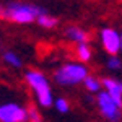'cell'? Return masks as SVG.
Segmentation results:
<instances>
[{
	"mask_svg": "<svg viewBox=\"0 0 122 122\" xmlns=\"http://www.w3.org/2000/svg\"><path fill=\"white\" fill-rule=\"evenodd\" d=\"M46 10L41 7L23 2V0H10L5 5H2L0 10V16L5 21L15 23V25H29L33 21H36L41 13H44Z\"/></svg>",
	"mask_w": 122,
	"mask_h": 122,
	"instance_id": "6da1fadb",
	"label": "cell"
},
{
	"mask_svg": "<svg viewBox=\"0 0 122 122\" xmlns=\"http://www.w3.org/2000/svg\"><path fill=\"white\" fill-rule=\"evenodd\" d=\"M25 81L33 90L34 98H36L39 106H42V107L54 106V101L56 99L52 96V90H51L49 80H47V76L44 73H41L38 70H28L25 73Z\"/></svg>",
	"mask_w": 122,
	"mask_h": 122,
	"instance_id": "7a4b0ae2",
	"label": "cell"
},
{
	"mask_svg": "<svg viewBox=\"0 0 122 122\" xmlns=\"http://www.w3.org/2000/svg\"><path fill=\"white\" fill-rule=\"evenodd\" d=\"M90 75L85 62H67L60 65L54 72V80L60 86H73V85L83 83L85 78Z\"/></svg>",
	"mask_w": 122,
	"mask_h": 122,
	"instance_id": "3957f363",
	"label": "cell"
},
{
	"mask_svg": "<svg viewBox=\"0 0 122 122\" xmlns=\"http://www.w3.org/2000/svg\"><path fill=\"white\" fill-rule=\"evenodd\" d=\"M96 106H98L99 114L106 121L116 122L122 117V104L114 96H111L106 90H101L96 94Z\"/></svg>",
	"mask_w": 122,
	"mask_h": 122,
	"instance_id": "277c9868",
	"label": "cell"
},
{
	"mask_svg": "<svg viewBox=\"0 0 122 122\" xmlns=\"http://www.w3.org/2000/svg\"><path fill=\"white\" fill-rule=\"evenodd\" d=\"M28 121V109L18 103H3L0 106V122Z\"/></svg>",
	"mask_w": 122,
	"mask_h": 122,
	"instance_id": "5b68a950",
	"label": "cell"
},
{
	"mask_svg": "<svg viewBox=\"0 0 122 122\" xmlns=\"http://www.w3.org/2000/svg\"><path fill=\"white\" fill-rule=\"evenodd\" d=\"M99 41L103 49L111 54H119L122 51V34H119L114 28H103L99 31Z\"/></svg>",
	"mask_w": 122,
	"mask_h": 122,
	"instance_id": "8992f818",
	"label": "cell"
},
{
	"mask_svg": "<svg viewBox=\"0 0 122 122\" xmlns=\"http://www.w3.org/2000/svg\"><path fill=\"white\" fill-rule=\"evenodd\" d=\"M103 90H106L111 96H114L122 104V81L121 80H116V78H111V76L103 78Z\"/></svg>",
	"mask_w": 122,
	"mask_h": 122,
	"instance_id": "52a82bcc",
	"label": "cell"
},
{
	"mask_svg": "<svg viewBox=\"0 0 122 122\" xmlns=\"http://www.w3.org/2000/svg\"><path fill=\"white\" fill-rule=\"evenodd\" d=\"M65 38L68 39L70 42L80 44V42H88V41H90V34H88L83 28H80V26H67Z\"/></svg>",
	"mask_w": 122,
	"mask_h": 122,
	"instance_id": "ba28073f",
	"label": "cell"
},
{
	"mask_svg": "<svg viewBox=\"0 0 122 122\" xmlns=\"http://www.w3.org/2000/svg\"><path fill=\"white\" fill-rule=\"evenodd\" d=\"M75 54H76V59H78L80 62H85V64H86L88 60H91V57H93L91 47L88 46V42H80V44H76Z\"/></svg>",
	"mask_w": 122,
	"mask_h": 122,
	"instance_id": "9c48e42d",
	"label": "cell"
},
{
	"mask_svg": "<svg viewBox=\"0 0 122 122\" xmlns=\"http://www.w3.org/2000/svg\"><path fill=\"white\" fill-rule=\"evenodd\" d=\"M83 85H85V88H86V91H90V93H93V94H98L101 91V88H103V80L99 81L96 76L88 75L85 78Z\"/></svg>",
	"mask_w": 122,
	"mask_h": 122,
	"instance_id": "30bf717a",
	"label": "cell"
},
{
	"mask_svg": "<svg viewBox=\"0 0 122 122\" xmlns=\"http://www.w3.org/2000/svg\"><path fill=\"white\" fill-rule=\"evenodd\" d=\"M36 21H38L39 26H41V28H44V29H52L57 23H59V20H57L56 16L49 15V13H46V11H44V13H41Z\"/></svg>",
	"mask_w": 122,
	"mask_h": 122,
	"instance_id": "8fae6325",
	"label": "cell"
},
{
	"mask_svg": "<svg viewBox=\"0 0 122 122\" xmlns=\"http://www.w3.org/2000/svg\"><path fill=\"white\" fill-rule=\"evenodd\" d=\"M2 59H3V62H5L8 67H11V68H21V65H23V62H21L20 56H18V54H15V52H11V51L3 52Z\"/></svg>",
	"mask_w": 122,
	"mask_h": 122,
	"instance_id": "7c38bea8",
	"label": "cell"
},
{
	"mask_svg": "<svg viewBox=\"0 0 122 122\" xmlns=\"http://www.w3.org/2000/svg\"><path fill=\"white\" fill-rule=\"evenodd\" d=\"M106 67L109 70H119L122 67V59L117 54H111V56L107 57V60H106Z\"/></svg>",
	"mask_w": 122,
	"mask_h": 122,
	"instance_id": "4fadbf2b",
	"label": "cell"
},
{
	"mask_svg": "<svg viewBox=\"0 0 122 122\" xmlns=\"http://www.w3.org/2000/svg\"><path fill=\"white\" fill-rule=\"evenodd\" d=\"M54 107L57 109V112L67 114L68 109H70V104H68V101H67L65 98H57L56 101H54Z\"/></svg>",
	"mask_w": 122,
	"mask_h": 122,
	"instance_id": "5bb4252c",
	"label": "cell"
},
{
	"mask_svg": "<svg viewBox=\"0 0 122 122\" xmlns=\"http://www.w3.org/2000/svg\"><path fill=\"white\" fill-rule=\"evenodd\" d=\"M28 121H31V122H39L41 121V114H39V111L34 106L28 107Z\"/></svg>",
	"mask_w": 122,
	"mask_h": 122,
	"instance_id": "9a60e30c",
	"label": "cell"
},
{
	"mask_svg": "<svg viewBox=\"0 0 122 122\" xmlns=\"http://www.w3.org/2000/svg\"><path fill=\"white\" fill-rule=\"evenodd\" d=\"M119 2H122V0H119Z\"/></svg>",
	"mask_w": 122,
	"mask_h": 122,
	"instance_id": "2e32d148",
	"label": "cell"
}]
</instances>
